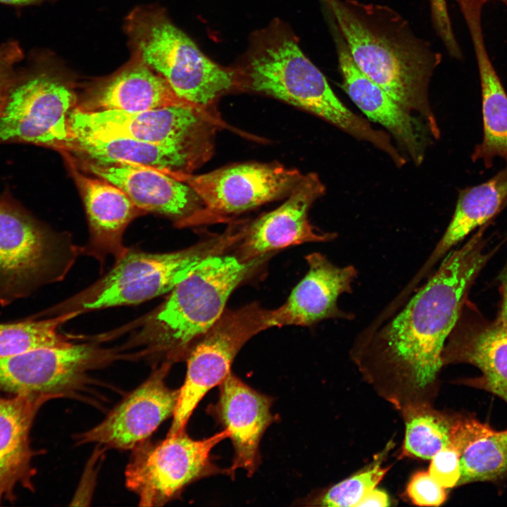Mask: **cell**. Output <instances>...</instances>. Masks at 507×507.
I'll return each mask as SVG.
<instances>
[{"label": "cell", "instance_id": "e0dca14e", "mask_svg": "<svg viewBox=\"0 0 507 507\" xmlns=\"http://www.w3.org/2000/svg\"><path fill=\"white\" fill-rule=\"evenodd\" d=\"M442 365L469 364L480 375L463 384L497 396L507 405V323L479 321L465 303L445 342Z\"/></svg>", "mask_w": 507, "mask_h": 507}, {"label": "cell", "instance_id": "5bb4252c", "mask_svg": "<svg viewBox=\"0 0 507 507\" xmlns=\"http://www.w3.org/2000/svg\"><path fill=\"white\" fill-rule=\"evenodd\" d=\"M171 363L164 362L137 389L125 397L97 425L78 437V443H97L108 448L133 449L148 439L173 416L179 389L165 379Z\"/></svg>", "mask_w": 507, "mask_h": 507}, {"label": "cell", "instance_id": "9a60e30c", "mask_svg": "<svg viewBox=\"0 0 507 507\" xmlns=\"http://www.w3.org/2000/svg\"><path fill=\"white\" fill-rule=\"evenodd\" d=\"M330 27L344 90L370 120L389 132L415 165H420L432 137L427 127L357 68L332 18Z\"/></svg>", "mask_w": 507, "mask_h": 507}, {"label": "cell", "instance_id": "3957f363", "mask_svg": "<svg viewBox=\"0 0 507 507\" xmlns=\"http://www.w3.org/2000/svg\"><path fill=\"white\" fill-rule=\"evenodd\" d=\"M236 69L240 91L270 96L303 109L354 138L371 144L394 163L402 161L403 156L389 134L373 127L337 96L284 23L275 20L255 33Z\"/></svg>", "mask_w": 507, "mask_h": 507}, {"label": "cell", "instance_id": "f1b7e54d", "mask_svg": "<svg viewBox=\"0 0 507 507\" xmlns=\"http://www.w3.org/2000/svg\"><path fill=\"white\" fill-rule=\"evenodd\" d=\"M77 315V313L72 312L45 320L1 323L0 358L18 355L40 348L71 344L69 338L59 332L58 327Z\"/></svg>", "mask_w": 507, "mask_h": 507}, {"label": "cell", "instance_id": "836d02e7", "mask_svg": "<svg viewBox=\"0 0 507 507\" xmlns=\"http://www.w3.org/2000/svg\"><path fill=\"white\" fill-rule=\"evenodd\" d=\"M429 1L434 30L449 54L455 58L461 59L463 57L462 52L453 32L446 0Z\"/></svg>", "mask_w": 507, "mask_h": 507}, {"label": "cell", "instance_id": "6da1fadb", "mask_svg": "<svg viewBox=\"0 0 507 507\" xmlns=\"http://www.w3.org/2000/svg\"><path fill=\"white\" fill-rule=\"evenodd\" d=\"M486 224L442 261L429 280L396 313L356 337L351 357L399 408L430 403L443 366L442 353L480 271L496 252L486 249Z\"/></svg>", "mask_w": 507, "mask_h": 507}, {"label": "cell", "instance_id": "ac0fdd59", "mask_svg": "<svg viewBox=\"0 0 507 507\" xmlns=\"http://www.w3.org/2000/svg\"><path fill=\"white\" fill-rule=\"evenodd\" d=\"M80 163L86 171L120 188L139 209L170 217L180 227L185 226L203 207L189 186L161 169L125 161L82 158Z\"/></svg>", "mask_w": 507, "mask_h": 507}, {"label": "cell", "instance_id": "9c48e42d", "mask_svg": "<svg viewBox=\"0 0 507 507\" xmlns=\"http://www.w3.org/2000/svg\"><path fill=\"white\" fill-rule=\"evenodd\" d=\"M228 437L224 429L201 440L191 438L185 430L158 442L146 439L133 449L125 472L126 486L138 496L139 506H163L198 480L228 473L213 463L211 455Z\"/></svg>", "mask_w": 507, "mask_h": 507}, {"label": "cell", "instance_id": "4dcf8cb0", "mask_svg": "<svg viewBox=\"0 0 507 507\" xmlns=\"http://www.w3.org/2000/svg\"><path fill=\"white\" fill-rule=\"evenodd\" d=\"M446 489L440 485L428 471L415 473L406 488V494L413 503L420 506H439L446 499Z\"/></svg>", "mask_w": 507, "mask_h": 507}, {"label": "cell", "instance_id": "7a4b0ae2", "mask_svg": "<svg viewBox=\"0 0 507 507\" xmlns=\"http://www.w3.org/2000/svg\"><path fill=\"white\" fill-rule=\"evenodd\" d=\"M322 1L357 68L420 118L433 139H439L429 85L441 54L415 36L406 20L387 6L356 0Z\"/></svg>", "mask_w": 507, "mask_h": 507}, {"label": "cell", "instance_id": "8d00e7d4", "mask_svg": "<svg viewBox=\"0 0 507 507\" xmlns=\"http://www.w3.org/2000/svg\"><path fill=\"white\" fill-rule=\"evenodd\" d=\"M46 1L52 0H0V4L11 6L23 7L38 4Z\"/></svg>", "mask_w": 507, "mask_h": 507}, {"label": "cell", "instance_id": "277c9868", "mask_svg": "<svg viewBox=\"0 0 507 507\" xmlns=\"http://www.w3.org/2000/svg\"><path fill=\"white\" fill-rule=\"evenodd\" d=\"M214 254L204 258L141 323L127 343L139 355L163 358L170 363L186 358L192 346L225 311L234 291L265 261Z\"/></svg>", "mask_w": 507, "mask_h": 507}, {"label": "cell", "instance_id": "f546056e", "mask_svg": "<svg viewBox=\"0 0 507 507\" xmlns=\"http://www.w3.org/2000/svg\"><path fill=\"white\" fill-rule=\"evenodd\" d=\"M383 456L384 453L367 468L322 494L304 499L301 501L302 505L356 507L369 492L376 488L388 471L389 468L381 466Z\"/></svg>", "mask_w": 507, "mask_h": 507}, {"label": "cell", "instance_id": "4316f807", "mask_svg": "<svg viewBox=\"0 0 507 507\" xmlns=\"http://www.w3.org/2000/svg\"><path fill=\"white\" fill-rule=\"evenodd\" d=\"M63 151L96 162L125 161L187 173L206 163L199 156L180 148L126 137L73 135Z\"/></svg>", "mask_w": 507, "mask_h": 507}, {"label": "cell", "instance_id": "d6a6232c", "mask_svg": "<svg viewBox=\"0 0 507 507\" xmlns=\"http://www.w3.org/2000/svg\"><path fill=\"white\" fill-rule=\"evenodd\" d=\"M24 52L18 42L0 43V112L5 103L17 64L24 58Z\"/></svg>", "mask_w": 507, "mask_h": 507}, {"label": "cell", "instance_id": "ffe728a7", "mask_svg": "<svg viewBox=\"0 0 507 507\" xmlns=\"http://www.w3.org/2000/svg\"><path fill=\"white\" fill-rule=\"evenodd\" d=\"M218 386V399L208 407V412L228 431L232 442L234 453L229 475L242 468L251 476L261 461V439L274 420L270 412L273 399L232 371Z\"/></svg>", "mask_w": 507, "mask_h": 507}, {"label": "cell", "instance_id": "52a82bcc", "mask_svg": "<svg viewBox=\"0 0 507 507\" xmlns=\"http://www.w3.org/2000/svg\"><path fill=\"white\" fill-rule=\"evenodd\" d=\"M168 253L127 249L113 268L84 291L55 307L57 315L137 304L170 292L204 258L223 254L243 236L242 230Z\"/></svg>", "mask_w": 507, "mask_h": 507}, {"label": "cell", "instance_id": "4fadbf2b", "mask_svg": "<svg viewBox=\"0 0 507 507\" xmlns=\"http://www.w3.org/2000/svg\"><path fill=\"white\" fill-rule=\"evenodd\" d=\"M118 354L95 344L44 347L0 358V387L47 401L68 396L84 384L87 372Z\"/></svg>", "mask_w": 507, "mask_h": 507}, {"label": "cell", "instance_id": "1f68e13d", "mask_svg": "<svg viewBox=\"0 0 507 507\" xmlns=\"http://www.w3.org/2000/svg\"><path fill=\"white\" fill-rule=\"evenodd\" d=\"M428 472L445 489L458 486L460 479V454L449 445L439 451L431 459Z\"/></svg>", "mask_w": 507, "mask_h": 507}, {"label": "cell", "instance_id": "484cf974", "mask_svg": "<svg viewBox=\"0 0 507 507\" xmlns=\"http://www.w3.org/2000/svg\"><path fill=\"white\" fill-rule=\"evenodd\" d=\"M507 206V162L489 180L459 193L455 211L444 234L408 285L415 288L435 264L477 227L490 223Z\"/></svg>", "mask_w": 507, "mask_h": 507}, {"label": "cell", "instance_id": "74e56055", "mask_svg": "<svg viewBox=\"0 0 507 507\" xmlns=\"http://www.w3.org/2000/svg\"><path fill=\"white\" fill-rule=\"evenodd\" d=\"M489 1H498L502 2L507 6V0H485L486 2H488Z\"/></svg>", "mask_w": 507, "mask_h": 507}, {"label": "cell", "instance_id": "e575fe53", "mask_svg": "<svg viewBox=\"0 0 507 507\" xmlns=\"http://www.w3.org/2000/svg\"><path fill=\"white\" fill-rule=\"evenodd\" d=\"M389 505L388 495L383 491L373 489L369 492L358 503L356 507L378 506L384 507Z\"/></svg>", "mask_w": 507, "mask_h": 507}, {"label": "cell", "instance_id": "83f0119b", "mask_svg": "<svg viewBox=\"0 0 507 507\" xmlns=\"http://www.w3.org/2000/svg\"><path fill=\"white\" fill-rule=\"evenodd\" d=\"M401 411L406 427L401 457L430 460L449 446L456 414L440 412L425 402L407 404Z\"/></svg>", "mask_w": 507, "mask_h": 507}, {"label": "cell", "instance_id": "5b68a950", "mask_svg": "<svg viewBox=\"0 0 507 507\" xmlns=\"http://www.w3.org/2000/svg\"><path fill=\"white\" fill-rule=\"evenodd\" d=\"M125 30L132 53L168 82L183 99L209 112L223 95L239 90L235 68L222 66L206 56L156 6L134 8Z\"/></svg>", "mask_w": 507, "mask_h": 507}, {"label": "cell", "instance_id": "d6986e66", "mask_svg": "<svg viewBox=\"0 0 507 507\" xmlns=\"http://www.w3.org/2000/svg\"><path fill=\"white\" fill-rule=\"evenodd\" d=\"M308 270L293 289L287 301L270 310L268 327L311 326L322 320L338 318L351 320L354 314L342 311L337 301L342 294L352 292L358 275L355 266L339 267L323 254L306 256Z\"/></svg>", "mask_w": 507, "mask_h": 507}, {"label": "cell", "instance_id": "cb8c5ba5", "mask_svg": "<svg viewBox=\"0 0 507 507\" xmlns=\"http://www.w3.org/2000/svg\"><path fill=\"white\" fill-rule=\"evenodd\" d=\"M450 445L460 454L458 486L473 482L499 485L507 480V428L496 430L475 416L457 414Z\"/></svg>", "mask_w": 507, "mask_h": 507}, {"label": "cell", "instance_id": "ba28073f", "mask_svg": "<svg viewBox=\"0 0 507 507\" xmlns=\"http://www.w3.org/2000/svg\"><path fill=\"white\" fill-rule=\"evenodd\" d=\"M223 124L217 113L187 106L138 112L82 111L74 108L68 117L71 138H130L180 148L206 162L213 154L215 132Z\"/></svg>", "mask_w": 507, "mask_h": 507}, {"label": "cell", "instance_id": "44dd1931", "mask_svg": "<svg viewBox=\"0 0 507 507\" xmlns=\"http://www.w3.org/2000/svg\"><path fill=\"white\" fill-rule=\"evenodd\" d=\"M169 106L199 108L180 97L163 77L132 53L121 68L92 84L75 108L82 111L138 112Z\"/></svg>", "mask_w": 507, "mask_h": 507}, {"label": "cell", "instance_id": "8fae6325", "mask_svg": "<svg viewBox=\"0 0 507 507\" xmlns=\"http://www.w3.org/2000/svg\"><path fill=\"white\" fill-rule=\"evenodd\" d=\"M269 314L270 310L257 303L225 311L192 346L186 357L185 380L179 389L168 435L185 430L201 399L231 372V365L242 347L252 337L269 328Z\"/></svg>", "mask_w": 507, "mask_h": 507}, {"label": "cell", "instance_id": "8992f818", "mask_svg": "<svg viewBox=\"0 0 507 507\" xmlns=\"http://www.w3.org/2000/svg\"><path fill=\"white\" fill-rule=\"evenodd\" d=\"M77 102L70 78L49 53L32 51L16 69L0 112V144L22 143L65 149L70 113Z\"/></svg>", "mask_w": 507, "mask_h": 507}, {"label": "cell", "instance_id": "d4e9b609", "mask_svg": "<svg viewBox=\"0 0 507 507\" xmlns=\"http://www.w3.org/2000/svg\"><path fill=\"white\" fill-rule=\"evenodd\" d=\"M464 19L475 50L482 94L483 138L472 158L489 168L495 158L507 162V93L485 46L481 13L472 11Z\"/></svg>", "mask_w": 507, "mask_h": 507}, {"label": "cell", "instance_id": "d590c367", "mask_svg": "<svg viewBox=\"0 0 507 507\" xmlns=\"http://www.w3.org/2000/svg\"><path fill=\"white\" fill-rule=\"evenodd\" d=\"M501 304L498 320L507 323V264L501 277Z\"/></svg>", "mask_w": 507, "mask_h": 507}, {"label": "cell", "instance_id": "603a6c76", "mask_svg": "<svg viewBox=\"0 0 507 507\" xmlns=\"http://www.w3.org/2000/svg\"><path fill=\"white\" fill-rule=\"evenodd\" d=\"M42 398L15 394L0 396V502L13 500L18 484L32 490L34 456L30 444V432Z\"/></svg>", "mask_w": 507, "mask_h": 507}, {"label": "cell", "instance_id": "30bf717a", "mask_svg": "<svg viewBox=\"0 0 507 507\" xmlns=\"http://www.w3.org/2000/svg\"><path fill=\"white\" fill-rule=\"evenodd\" d=\"M63 243L6 191L0 196V304L57 280Z\"/></svg>", "mask_w": 507, "mask_h": 507}, {"label": "cell", "instance_id": "2e32d148", "mask_svg": "<svg viewBox=\"0 0 507 507\" xmlns=\"http://www.w3.org/2000/svg\"><path fill=\"white\" fill-rule=\"evenodd\" d=\"M325 192L317 174L303 175L284 204L246 226L238 257L249 261L293 245L334 239L336 233L318 230L308 219L311 206Z\"/></svg>", "mask_w": 507, "mask_h": 507}, {"label": "cell", "instance_id": "7402d4cb", "mask_svg": "<svg viewBox=\"0 0 507 507\" xmlns=\"http://www.w3.org/2000/svg\"><path fill=\"white\" fill-rule=\"evenodd\" d=\"M82 197L89 221L90 240L87 251L100 258L112 254L116 260L127 250L123 235L128 224L145 213L120 188L100 177L82 173L70 153L61 152Z\"/></svg>", "mask_w": 507, "mask_h": 507}, {"label": "cell", "instance_id": "7c38bea8", "mask_svg": "<svg viewBox=\"0 0 507 507\" xmlns=\"http://www.w3.org/2000/svg\"><path fill=\"white\" fill-rule=\"evenodd\" d=\"M161 170L187 184L202 201L186 226L220 221L289 195L303 175L277 163L235 164L201 175Z\"/></svg>", "mask_w": 507, "mask_h": 507}]
</instances>
